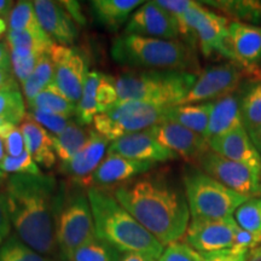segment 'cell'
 I'll return each mask as SVG.
<instances>
[{
  "mask_svg": "<svg viewBox=\"0 0 261 261\" xmlns=\"http://www.w3.org/2000/svg\"><path fill=\"white\" fill-rule=\"evenodd\" d=\"M5 184L10 218L17 237L42 255H55L58 250L56 179L44 173L11 174Z\"/></svg>",
  "mask_w": 261,
  "mask_h": 261,
  "instance_id": "obj_2",
  "label": "cell"
},
{
  "mask_svg": "<svg viewBox=\"0 0 261 261\" xmlns=\"http://www.w3.org/2000/svg\"><path fill=\"white\" fill-rule=\"evenodd\" d=\"M9 31L42 32L33 2H18L8 18Z\"/></svg>",
  "mask_w": 261,
  "mask_h": 261,
  "instance_id": "obj_32",
  "label": "cell"
},
{
  "mask_svg": "<svg viewBox=\"0 0 261 261\" xmlns=\"http://www.w3.org/2000/svg\"><path fill=\"white\" fill-rule=\"evenodd\" d=\"M238 226L250 232L261 233V197H252L238 207L234 213Z\"/></svg>",
  "mask_w": 261,
  "mask_h": 261,
  "instance_id": "obj_35",
  "label": "cell"
},
{
  "mask_svg": "<svg viewBox=\"0 0 261 261\" xmlns=\"http://www.w3.org/2000/svg\"><path fill=\"white\" fill-rule=\"evenodd\" d=\"M114 196L163 247L180 241L191 215L185 194L161 174H145L116 187Z\"/></svg>",
  "mask_w": 261,
  "mask_h": 261,
  "instance_id": "obj_1",
  "label": "cell"
},
{
  "mask_svg": "<svg viewBox=\"0 0 261 261\" xmlns=\"http://www.w3.org/2000/svg\"><path fill=\"white\" fill-rule=\"evenodd\" d=\"M102 77L103 74L97 70H90V73L87 74L83 96L76 104V113H75L76 122L80 126L91 125L94 121V117L98 115L96 93Z\"/></svg>",
  "mask_w": 261,
  "mask_h": 261,
  "instance_id": "obj_28",
  "label": "cell"
},
{
  "mask_svg": "<svg viewBox=\"0 0 261 261\" xmlns=\"http://www.w3.org/2000/svg\"><path fill=\"white\" fill-rule=\"evenodd\" d=\"M96 234L120 253H142L160 259L165 247L106 189L86 188Z\"/></svg>",
  "mask_w": 261,
  "mask_h": 261,
  "instance_id": "obj_3",
  "label": "cell"
},
{
  "mask_svg": "<svg viewBox=\"0 0 261 261\" xmlns=\"http://www.w3.org/2000/svg\"><path fill=\"white\" fill-rule=\"evenodd\" d=\"M25 104L22 93L0 92V121H9L19 125L25 120Z\"/></svg>",
  "mask_w": 261,
  "mask_h": 261,
  "instance_id": "obj_34",
  "label": "cell"
},
{
  "mask_svg": "<svg viewBox=\"0 0 261 261\" xmlns=\"http://www.w3.org/2000/svg\"><path fill=\"white\" fill-rule=\"evenodd\" d=\"M208 143L212 151L246 166L261 177V155L244 127L211 139Z\"/></svg>",
  "mask_w": 261,
  "mask_h": 261,
  "instance_id": "obj_20",
  "label": "cell"
},
{
  "mask_svg": "<svg viewBox=\"0 0 261 261\" xmlns=\"http://www.w3.org/2000/svg\"><path fill=\"white\" fill-rule=\"evenodd\" d=\"M48 55L54 63V81L51 85L70 102L77 104L90 73L86 55L79 48L60 44H55Z\"/></svg>",
  "mask_w": 261,
  "mask_h": 261,
  "instance_id": "obj_9",
  "label": "cell"
},
{
  "mask_svg": "<svg viewBox=\"0 0 261 261\" xmlns=\"http://www.w3.org/2000/svg\"><path fill=\"white\" fill-rule=\"evenodd\" d=\"M6 179H8L6 178V173H4L2 169H0V188H2V185L6 181Z\"/></svg>",
  "mask_w": 261,
  "mask_h": 261,
  "instance_id": "obj_56",
  "label": "cell"
},
{
  "mask_svg": "<svg viewBox=\"0 0 261 261\" xmlns=\"http://www.w3.org/2000/svg\"><path fill=\"white\" fill-rule=\"evenodd\" d=\"M8 22H6L4 18L0 17V39L3 38V35H4L5 33H8Z\"/></svg>",
  "mask_w": 261,
  "mask_h": 261,
  "instance_id": "obj_54",
  "label": "cell"
},
{
  "mask_svg": "<svg viewBox=\"0 0 261 261\" xmlns=\"http://www.w3.org/2000/svg\"><path fill=\"white\" fill-rule=\"evenodd\" d=\"M192 0H156V4L169 12L173 17L184 14L192 5Z\"/></svg>",
  "mask_w": 261,
  "mask_h": 261,
  "instance_id": "obj_46",
  "label": "cell"
},
{
  "mask_svg": "<svg viewBox=\"0 0 261 261\" xmlns=\"http://www.w3.org/2000/svg\"><path fill=\"white\" fill-rule=\"evenodd\" d=\"M0 169L3 172L10 174H31L40 175L42 174L41 169L39 168L38 163L34 161L32 155L27 150H24L19 156H8L6 155L3 161L0 162Z\"/></svg>",
  "mask_w": 261,
  "mask_h": 261,
  "instance_id": "obj_37",
  "label": "cell"
},
{
  "mask_svg": "<svg viewBox=\"0 0 261 261\" xmlns=\"http://www.w3.org/2000/svg\"><path fill=\"white\" fill-rule=\"evenodd\" d=\"M225 57L237 64L246 75L261 81V27L241 21L228 23Z\"/></svg>",
  "mask_w": 261,
  "mask_h": 261,
  "instance_id": "obj_10",
  "label": "cell"
},
{
  "mask_svg": "<svg viewBox=\"0 0 261 261\" xmlns=\"http://www.w3.org/2000/svg\"><path fill=\"white\" fill-rule=\"evenodd\" d=\"M19 91L18 80L12 69H0V92Z\"/></svg>",
  "mask_w": 261,
  "mask_h": 261,
  "instance_id": "obj_47",
  "label": "cell"
},
{
  "mask_svg": "<svg viewBox=\"0 0 261 261\" xmlns=\"http://www.w3.org/2000/svg\"><path fill=\"white\" fill-rule=\"evenodd\" d=\"M120 256L121 253L119 250L96 234L73 254L70 261H120Z\"/></svg>",
  "mask_w": 261,
  "mask_h": 261,
  "instance_id": "obj_30",
  "label": "cell"
},
{
  "mask_svg": "<svg viewBox=\"0 0 261 261\" xmlns=\"http://www.w3.org/2000/svg\"><path fill=\"white\" fill-rule=\"evenodd\" d=\"M261 246V233L250 232V231L238 228L234 242L231 249L236 252H252L253 249Z\"/></svg>",
  "mask_w": 261,
  "mask_h": 261,
  "instance_id": "obj_43",
  "label": "cell"
},
{
  "mask_svg": "<svg viewBox=\"0 0 261 261\" xmlns=\"http://www.w3.org/2000/svg\"><path fill=\"white\" fill-rule=\"evenodd\" d=\"M0 138L4 143L8 156H19L25 150L23 135L15 123L0 121Z\"/></svg>",
  "mask_w": 261,
  "mask_h": 261,
  "instance_id": "obj_38",
  "label": "cell"
},
{
  "mask_svg": "<svg viewBox=\"0 0 261 261\" xmlns=\"http://www.w3.org/2000/svg\"><path fill=\"white\" fill-rule=\"evenodd\" d=\"M6 156V151H5V146H4V143H3L2 138H0V162L3 161V159H4Z\"/></svg>",
  "mask_w": 261,
  "mask_h": 261,
  "instance_id": "obj_55",
  "label": "cell"
},
{
  "mask_svg": "<svg viewBox=\"0 0 261 261\" xmlns=\"http://www.w3.org/2000/svg\"><path fill=\"white\" fill-rule=\"evenodd\" d=\"M159 261H204L203 255L185 242L171 243L165 247Z\"/></svg>",
  "mask_w": 261,
  "mask_h": 261,
  "instance_id": "obj_41",
  "label": "cell"
},
{
  "mask_svg": "<svg viewBox=\"0 0 261 261\" xmlns=\"http://www.w3.org/2000/svg\"><path fill=\"white\" fill-rule=\"evenodd\" d=\"M250 252H236L232 249L219 250V252L205 253L203 255L204 261H247Z\"/></svg>",
  "mask_w": 261,
  "mask_h": 261,
  "instance_id": "obj_45",
  "label": "cell"
},
{
  "mask_svg": "<svg viewBox=\"0 0 261 261\" xmlns=\"http://www.w3.org/2000/svg\"><path fill=\"white\" fill-rule=\"evenodd\" d=\"M243 126L248 133L261 125V81L253 85L241 99Z\"/></svg>",
  "mask_w": 261,
  "mask_h": 261,
  "instance_id": "obj_31",
  "label": "cell"
},
{
  "mask_svg": "<svg viewBox=\"0 0 261 261\" xmlns=\"http://www.w3.org/2000/svg\"><path fill=\"white\" fill-rule=\"evenodd\" d=\"M214 102L180 104L168 109L167 120L187 127L198 135H205ZM205 138V137H204Z\"/></svg>",
  "mask_w": 261,
  "mask_h": 261,
  "instance_id": "obj_25",
  "label": "cell"
},
{
  "mask_svg": "<svg viewBox=\"0 0 261 261\" xmlns=\"http://www.w3.org/2000/svg\"><path fill=\"white\" fill-rule=\"evenodd\" d=\"M207 10L208 9L204 5H202L201 3L194 2L184 14L174 17L178 24L179 35L192 45L197 41V38H196V28H197V24L200 23L201 18L203 17Z\"/></svg>",
  "mask_w": 261,
  "mask_h": 261,
  "instance_id": "obj_36",
  "label": "cell"
},
{
  "mask_svg": "<svg viewBox=\"0 0 261 261\" xmlns=\"http://www.w3.org/2000/svg\"><path fill=\"white\" fill-rule=\"evenodd\" d=\"M27 104L29 110H39V112L55 114V115L65 116L69 119L75 116V113H76V104L70 102L52 85Z\"/></svg>",
  "mask_w": 261,
  "mask_h": 261,
  "instance_id": "obj_27",
  "label": "cell"
},
{
  "mask_svg": "<svg viewBox=\"0 0 261 261\" xmlns=\"http://www.w3.org/2000/svg\"><path fill=\"white\" fill-rule=\"evenodd\" d=\"M90 4L100 24L110 29H117L144 3L140 0H94Z\"/></svg>",
  "mask_w": 261,
  "mask_h": 261,
  "instance_id": "obj_24",
  "label": "cell"
},
{
  "mask_svg": "<svg viewBox=\"0 0 261 261\" xmlns=\"http://www.w3.org/2000/svg\"><path fill=\"white\" fill-rule=\"evenodd\" d=\"M16 4L11 0H0V17L8 19Z\"/></svg>",
  "mask_w": 261,
  "mask_h": 261,
  "instance_id": "obj_51",
  "label": "cell"
},
{
  "mask_svg": "<svg viewBox=\"0 0 261 261\" xmlns=\"http://www.w3.org/2000/svg\"><path fill=\"white\" fill-rule=\"evenodd\" d=\"M182 182L191 220H219L231 218L240 205L249 200L202 171L188 172Z\"/></svg>",
  "mask_w": 261,
  "mask_h": 261,
  "instance_id": "obj_7",
  "label": "cell"
},
{
  "mask_svg": "<svg viewBox=\"0 0 261 261\" xmlns=\"http://www.w3.org/2000/svg\"><path fill=\"white\" fill-rule=\"evenodd\" d=\"M249 136L255 148L257 149V151H259V154L261 155V125L254 129L252 133H249Z\"/></svg>",
  "mask_w": 261,
  "mask_h": 261,
  "instance_id": "obj_52",
  "label": "cell"
},
{
  "mask_svg": "<svg viewBox=\"0 0 261 261\" xmlns=\"http://www.w3.org/2000/svg\"><path fill=\"white\" fill-rule=\"evenodd\" d=\"M169 108L140 102H122L94 117V129L109 140L149 129L167 120Z\"/></svg>",
  "mask_w": 261,
  "mask_h": 261,
  "instance_id": "obj_8",
  "label": "cell"
},
{
  "mask_svg": "<svg viewBox=\"0 0 261 261\" xmlns=\"http://www.w3.org/2000/svg\"><path fill=\"white\" fill-rule=\"evenodd\" d=\"M257 197H261V179H260V189H259V194H257Z\"/></svg>",
  "mask_w": 261,
  "mask_h": 261,
  "instance_id": "obj_57",
  "label": "cell"
},
{
  "mask_svg": "<svg viewBox=\"0 0 261 261\" xmlns=\"http://www.w3.org/2000/svg\"><path fill=\"white\" fill-rule=\"evenodd\" d=\"M33 4L42 31L52 40L64 46L74 44L79 35L77 24L60 3L51 0H35Z\"/></svg>",
  "mask_w": 261,
  "mask_h": 261,
  "instance_id": "obj_18",
  "label": "cell"
},
{
  "mask_svg": "<svg viewBox=\"0 0 261 261\" xmlns=\"http://www.w3.org/2000/svg\"><path fill=\"white\" fill-rule=\"evenodd\" d=\"M120 261H159V260L142 253H121Z\"/></svg>",
  "mask_w": 261,
  "mask_h": 261,
  "instance_id": "obj_50",
  "label": "cell"
},
{
  "mask_svg": "<svg viewBox=\"0 0 261 261\" xmlns=\"http://www.w3.org/2000/svg\"><path fill=\"white\" fill-rule=\"evenodd\" d=\"M25 119L39 123L52 136L60 135L71 122V119H69V117L39 112V110H29V113L25 115Z\"/></svg>",
  "mask_w": 261,
  "mask_h": 261,
  "instance_id": "obj_40",
  "label": "cell"
},
{
  "mask_svg": "<svg viewBox=\"0 0 261 261\" xmlns=\"http://www.w3.org/2000/svg\"><path fill=\"white\" fill-rule=\"evenodd\" d=\"M84 189H70L68 194L57 195L56 238L58 250L67 261L81 246L96 237L92 210Z\"/></svg>",
  "mask_w": 261,
  "mask_h": 261,
  "instance_id": "obj_6",
  "label": "cell"
},
{
  "mask_svg": "<svg viewBox=\"0 0 261 261\" xmlns=\"http://www.w3.org/2000/svg\"><path fill=\"white\" fill-rule=\"evenodd\" d=\"M54 81V63L50 55H45L39 60L37 67L27 81L22 84V89L25 97V102L29 103L39 93L46 90Z\"/></svg>",
  "mask_w": 261,
  "mask_h": 261,
  "instance_id": "obj_29",
  "label": "cell"
},
{
  "mask_svg": "<svg viewBox=\"0 0 261 261\" xmlns=\"http://www.w3.org/2000/svg\"><path fill=\"white\" fill-rule=\"evenodd\" d=\"M96 102L98 114H103L112 110L119 103V94L115 86V79L103 74L99 86L97 89Z\"/></svg>",
  "mask_w": 261,
  "mask_h": 261,
  "instance_id": "obj_39",
  "label": "cell"
},
{
  "mask_svg": "<svg viewBox=\"0 0 261 261\" xmlns=\"http://www.w3.org/2000/svg\"><path fill=\"white\" fill-rule=\"evenodd\" d=\"M155 166L156 163L136 161L123 156L107 154V158H104L102 163L91 175L86 188L96 187L103 189L112 185L119 187L123 182L149 173Z\"/></svg>",
  "mask_w": 261,
  "mask_h": 261,
  "instance_id": "obj_17",
  "label": "cell"
},
{
  "mask_svg": "<svg viewBox=\"0 0 261 261\" xmlns=\"http://www.w3.org/2000/svg\"><path fill=\"white\" fill-rule=\"evenodd\" d=\"M149 129L160 144L182 159L200 160L210 150V143L203 136L171 120H165Z\"/></svg>",
  "mask_w": 261,
  "mask_h": 261,
  "instance_id": "obj_15",
  "label": "cell"
},
{
  "mask_svg": "<svg viewBox=\"0 0 261 261\" xmlns=\"http://www.w3.org/2000/svg\"><path fill=\"white\" fill-rule=\"evenodd\" d=\"M247 261H261V246L249 253V257H248Z\"/></svg>",
  "mask_w": 261,
  "mask_h": 261,
  "instance_id": "obj_53",
  "label": "cell"
},
{
  "mask_svg": "<svg viewBox=\"0 0 261 261\" xmlns=\"http://www.w3.org/2000/svg\"><path fill=\"white\" fill-rule=\"evenodd\" d=\"M198 161L201 171L220 184L248 198L257 197L261 177L250 168L224 158L211 149Z\"/></svg>",
  "mask_w": 261,
  "mask_h": 261,
  "instance_id": "obj_12",
  "label": "cell"
},
{
  "mask_svg": "<svg viewBox=\"0 0 261 261\" xmlns=\"http://www.w3.org/2000/svg\"><path fill=\"white\" fill-rule=\"evenodd\" d=\"M60 4L67 10L68 14L75 21V23L79 25L86 24V19H85L83 12H81V6L79 2H60Z\"/></svg>",
  "mask_w": 261,
  "mask_h": 261,
  "instance_id": "obj_48",
  "label": "cell"
},
{
  "mask_svg": "<svg viewBox=\"0 0 261 261\" xmlns=\"http://www.w3.org/2000/svg\"><path fill=\"white\" fill-rule=\"evenodd\" d=\"M22 135H23L25 150L32 155L33 160L38 166L51 168L57 161L56 152L52 145L51 135L39 123L25 119L19 125Z\"/></svg>",
  "mask_w": 261,
  "mask_h": 261,
  "instance_id": "obj_23",
  "label": "cell"
},
{
  "mask_svg": "<svg viewBox=\"0 0 261 261\" xmlns=\"http://www.w3.org/2000/svg\"><path fill=\"white\" fill-rule=\"evenodd\" d=\"M91 129H85L79 123L71 121L60 135L52 136V145L61 163L68 162L84 148L90 138Z\"/></svg>",
  "mask_w": 261,
  "mask_h": 261,
  "instance_id": "obj_26",
  "label": "cell"
},
{
  "mask_svg": "<svg viewBox=\"0 0 261 261\" xmlns=\"http://www.w3.org/2000/svg\"><path fill=\"white\" fill-rule=\"evenodd\" d=\"M196 77L195 74L182 70L127 71L115 79L119 103L140 102L163 108L180 106Z\"/></svg>",
  "mask_w": 261,
  "mask_h": 261,
  "instance_id": "obj_4",
  "label": "cell"
},
{
  "mask_svg": "<svg viewBox=\"0 0 261 261\" xmlns=\"http://www.w3.org/2000/svg\"><path fill=\"white\" fill-rule=\"evenodd\" d=\"M0 261H56L24 244L17 236H10L0 247Z\"/></svg>",
  "mask_w": 261,
  "mask_h": 261,
  "instance_id": "obj_33",
  "label": "cell"
},
{
  "mask_svg": "<svg viewBox=\"0 0 261 261\" xmlns=\"http://www.w3.org/2000/svg\"><path fill=\"white\" fill-rule=\"evenodd\" d=\"M109 140L106 137L91 129L90 138L83 149L70 159L68 162L61 163L60 171L69 175L74 181L81 187L86 188L91 175L103 161L104 155L108 151Z\"/></svg>",
  "mask_w": 261,
  "mask_h": 261,
  "instance_id": "obj_19",
  "label": "cell"
},
{
  "mask_svg": "<svg viewBox=\"0 0 261 261\" xmlns=\"http://www.w3.org/2000/svg\"><path fill=\"white\" fill-rule=\"evenodd\" d=\"M107 154L151 163L171 161L178 158L174 152L160 144L150 129L123 136L114 140L108 148Z\"/></svg>",
  "mask_w": 261,
  "mask_h": 261,
  "instance_id": "obj_16",
  "label": "cell"
},
{
  "mask_svg": "<svg viewBox=\"0 0 261 261\" xmlns=\"http://www.w3.org/2000/svg\"><path fill=\"white\" fill-rule=\"evenodd\" d=\"M241 127H244L241 113V99H238L236 94L231 93L214 100L210 123L204 135L205 139L210 142L211 139L227 135Z\"/></svg>",
  "mask_w": 261,
  "mask_h": 261,
  "instance_id": "obj_21",
  "label": "cell"
},
{
  "mask_svg": "<svg viewBox=\"0 0 261 261\" xmlns=\"http://www.w3.org/2000/svg\"><path fill=\"white\" fill-rule=\"evenodd\" d=\"M233 217L219 220H190L185 243L201 254L231 249L237 230Z\"/></svg>",
  "mask_w": 261,
  "mask_h": 261,
  "instance_id": "obj_13",
  "label": "cell"
},
{
  "mask_svg": "<svg viewBox=\"0 0 261 261\" xmlns=\"http://www.w3.org/2000/svg\"><path fill=\"white\" fill-rule=\"evenodd\" d=\"M228 23L230 22L224 16L212 12L211 10L205 11L196 28V38L205 57L212 56L214 52L225 56Z\"/></svg>",
  "mask_w": 261,
  "mask_h": 261,
  "instance_id": "obj_22",
  "label": "cell"
},
{
  "mask_svg": "<svg viewBox=\"0 0 261 261\" xmlns=\"http://www.w3.org/2000/svg\"><path fill=\"white\" fill-rule=\"evenodd\" d=\"M0 69H12L11 54L6 42L0 41Z\"/></svg>",
  "mask_w": 261,
  "mask_h": 261,
  "instance_id": "obj_49",
  "label": "cell"
},
{
  "mask_svg": "<svg viewBox=\"0 0 261 261\" xmlns=\"http://www.w3.org/2000/svg\"><path fill=\"white\" fill-rule=\"evenodd\" d=\"M260 68H261V63H260Z\"/></svg>",
  "mask_w": 261,
  "mask_h": 261,
  "instance_id": "obj_58",
  "label": "cell"
},
{
  "mask_svg": "<svg viewBox=\"0 0 261 261\" xmlns=\"http://www.w3.org/2000/svg\"><path fill=\"white\" fill-rule=\"evenodd\" d=\"M11 218H10L8 195L5 190L0 191V247L5 243V241L10 237L11 231Z\"/></svg>",
  "mask_w": 261,
  "mask_h": 261,
  "instance_id": "obj_44",
  "label": "cell"
},
{
  "mask_svg": "<svg viewBox=\"0 0 261 261\" xmlns=\"http://www.w3.org/2000/svg\"><path fill=\"white\" fill-rule=\"evenodd\" d=\"M244 75L246 73L232 62L211 65L196 77L182 104L214 102L233 93Z\"/></svg>",
  "mask_w": 261,
  "mask_h": 261,
  "instance_id": "obj_11",
  "label": "cell"
},
{
  "mask_svg": "<svg viewBox=\"0 0 261 261\" xmlns=\"http://www.w3.org/2000/svg\"><path fill=\"white\" fill-rule=\"evenodd\" d=\"M125 34L177 40L179 29L177 21L169 12L156 4V2H146L130 15Z\"/></svg>",
  "mask_w": 261,
  "mask_h": 261,
  "instance_id": "obj_14",
  "label": "cell"
},
{
  "mask_svg": "<svg viewBox=\"0 0 261 261\" xmlns=\"http://www.w3.org/2000/svg\"><path fill=\"white\" fill-rule=\"evenodd\" d=\"M220 6L226 10L230 15H234L240 18L253 19L255 17H260L261 15V4L254 2H223L217 3Z\"/></svg>",
  "mask_w": 261,
  "mask_h": 261,
  "instance_id": "obj_42",
  "label": "cell"
},
{
  "mask_svg": "<svg viewBox=\"0 0 261 261\" xmlns=\"http://www.w3.org/2000/svg\"><path fill=\"white\" fill-rule=\"evenodd\" d=\"M110 55L117 64L129 68L187 71L191 65V51L185 44L142 35L115 38Z\"/></svg>",
  "mask_w": 261,
  "mask_h": 261,
  "instance_id": "obj_5",
  "label": "cell"
}]
</instances>
